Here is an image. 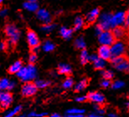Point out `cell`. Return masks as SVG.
Listing matches in <instances>:
<instances>
[{
	"label": "cell",
	"instance_id": "1",
	"mask_svg": "<svg viewBox=\"0 0 129 117\" xmlns=\"http://www.w3.org/2000/svg\"><path fill=\"white\" fill-rule=\"evenodd\" d=\"M16 74L21 81L24 83L31 82L37 77V69L34 64H29L27 66L23 67Z\"/></svg>",
	"mask_w": 129,
	"mask_h": 117
},
{
	"label": "cell",
	"instance_id": "2",
	"mask_svg": "<svg viewBox=\"0 0 129 117\" xmlns=\"http://www.w3.org/2000/svg\"><path fill=\"white\" fill-rule=\"evenodd\" d=\"M4 33L10 45H16L20 38V31L14 23H9L5 26Z\"/></svg>",
	"mask_w": 129,
	"mask_h": 117
},
{
	"label": "cell",
	"instance_id": "3",
	"mask_svg": "<svg viewBox=\"0 0 129 117\" xmlns=\"http://www.w3.org/2000/svg\"><path fill=\"white\" fill-rule=\"evenodd\" d=\"M110 49H111V54H112V58L123 56L126 52L125 44L122 41L120 40H117L113 43V45L110 47Z\"/></svg>",
	"mask_w": 129,
	"mask_h": 117
},
{
	"label": "cell",
	"instance_id": "4",
	"mask_svg": "<svg viewBox=\"0 0 129 117\" xmlns=\"http://www.w3.org/2000/svg\"><path fill=\"white\" fill-rule=\"evenodd\" d=\"M98 41L102 45L111 47L115 42V38L112 34V32L109 30H104L98 36Z\"/></svg>",
	"mask_w": 129,
	"mask_h": 117
},
{
	"label": "cell",
	"instance_id": "5",
	"mask_svg": "<svg viewBox=\"0 0 129 117\" xmlns=\"http://www.w3.org/2000/svg\"><path fill=\"white\" fill-rule=\"evenodd\" d=\"M112 14L109 13L102 14L101 16H99V24L98 25L102 28V30H110L111 28H112Z\"/></svg>",
	"mask_w": 129,
	"mask_h": 117
},
{
	"label": "cell",
	"instance_id": "6",
	"mask_svg": "<svg viewBox=\"0 0 129 117\" xmlns=\"http://www.w3.org/2000/svg\"><path fill=\"white\" fill-rule=\"evenodd\" d=\"M38 90V88L36 87L35 83L33 82H27L22 86L21 94L24 97H31L35 95Z\"/></svg>",
	"mask_w": 129,
	"mask_h": 117
},
{
	"label": "cell",
	"instance_id": "7",
	"mask_svg": "<svg viewBox=\"0 0 129 117\" xmlns=\"http://www.w3.org/2000/svg\"><path fill=\"white\" fill-rule=\"evenodd\" d=\"M13 102V96L9 91H0V106L7 109Z\"/></svg>",
	"mask_w": 129,
	"mask_h": 117
},
{
	"label": "cell",
	"instance_id": "8",
	"mask_svg": "<svg viewBox=\"0 0 129 117\" xmlns=\"http://www.w3.org/2000/svg\"><path fill=\"white\" fill-rule=\"evenodd\" d=\"M125 19H126V14L124 12L120 11L112 14V28H114L116 27H121L122 25L125 24Z\"/></svg>",
	"mask_w": 129,
	"mask_h": 117
},
{
	"label": "cell",
	"instance_id": "9",
	"mask_svg": "<svg viewBox=\"0 0 129 117\" xmlns=\"http://www.w3.org/2000/svg\"><path fill=\"white\" fill-rule=\"evenodd\" d=\"M27 40L29 45L35 51L40 45V40H39L38 35L33 30H29L27 32Z\"/></svg>",
	"mask_w": 129,
	"mask_h": 117
},
{
	"label": "cell",
	"instance_id": "10",
	"mask_svg": "<svg viewBox=\"0 0 129 117\" xmlns=\"http://www.w3.org/2000/svg\"><path fill=\"white\" fill-rule=\"evenodd\" d=\"M36 13H37L38 19L40 20V21L42 22L44 24L51 23V20H52V19H51L50 14L46 9H39Z\"/></svg>",
	"mask_w": 129,
	"mask_h": 117
},
{
	"label": "cell",
	"instance_id": "11",
	"mask_svg": "<svg viewBox=\"0 0 129 117\" xmlns=\"http://www.w3.org/2000/svg\"><path fill=\"white\" fill-rule=\"evenodd\" d=\"M87 99L89 100H91V102L96 103V105H102L105 102V97L102 94L99 92H91L87 95Z\"/></svg>",
	"mask_w": 129,
	"mask_h": 117
},
{
	"label": "cell",
	"instance_id": "12",
	"mask_svg": "<svg viewBox=\"0 0 129 117\" xmlns=\"http://www.w3.org/2000/svg\"><path fill=\"white\" fill-rule=\"evenodd\" d=\"M98 56L101 59L107 60V59H112V54H111V49L110 46L102 45L98 49Z\"/></svg>",
	"mask_w": 129,
	"mask_h": 117
},
{
	"label": "cell",
	"instance_id": "13",
	"mask_svg": "<svg viewBox=\"0 0 129 117\" xmlns=\"http://www.w3.org/2000/svg\"><path fill=\"white\" fill-rule=\"evenodd\" d=\"M15 82L9 80L7 78L0 80V89L1 90H12L15 87Z\"/></svg>",
	"mask_w": 129,
	"mask_h": 117
},
{
	"label": "cell",
	"instance_id": "14",
	"mask_svg": "<svg viewBox=\"0 0 129 117\" xmlns=\"http://www.w3.org/2000/svg\"><path fill=\"white\" fill-rule=\"evenodd\" d=\"M99 16H100V9L96 8V9H92L91 12H89L87 14L86 17V20L87 23H92L96 21L98 18H99Z\"/></svg>",
	"mask_w": 129,
	"mask_h": 117
},
{
	"label": "cell",
	"instance_id": "15",
	"mask_svg": "<svg viewBox=\"0 0 129 117\" xmlns=\"http://www.w3.org/2000/svg\"><path fill=\"white\" fill-rule=\"evenodd\" d=\"M23 67H24L23 66V62L21 60H17L10 65L9 68V72L10 74H17Z\"/></svg>",
	"mask_w": 129,
	"mask_h": 117
},
{
	"label": "cell",
	"instance_id": "16",
	"mask_svg": "<svg viewBox=\"0 0 129 117\" xmlns=\"http://www.w3.org/2000/svg\"><path fill=\"white\" fill-rule=\"evenodd\" d=\"M60 34L64 40H70L73 34V30L66 27H61L60 29Z\"/></svg>",
	"mask_w": 129,
	"mask_h": 117
},
{
	"label": "cell",
	"instance_id": "17",
	"mask_svg": "<svg viewBox=\"0 0 129 117\" xmlns=\"http://www.w3.org/2000/svg\"><path fill=\"white\" fill-rule=\"evenodd\" d=\"M24 8L29 12H37L39 10V5L37 2H28L24 4Z\"/></svg>",
	"mask_w": 129,
	"mask_h": 117
},
{
	"label": "cell",
	"instance_id": "18",
	"mask_svg": "<svg viewBox=\"0 0 129 117\" xmlns=\"http://www.w3.org/2000/svg\"><path fill=\"white\" fill-rule=\"evenodd\" d=\"M58 72L60 74L68 75L71 73V67L67 64H60L58 66Z\"/></svg>",
	"mask_w": 129,
	"mask_h": 117
},
{
	"label": "cell",
	"instance_id": "19",
	"mask_svg": "<svg viewBox=\"0 0 129 117\" xmlns=\"http://www.w3.org/2000/svg\"><path fill=\"white\" fill-rule=\"evenodd\" d=\"M112 34L115 40H121L125 36V30L122 27H116L113 28Z\"/></svg>",
	"mask_w": 129,
	"mask_h": 117
},
{
	"label": "cell",
	"instance_id": "20",
	"mask_svg": "<svg viewBox=\"0 0 129 117\" xmlns=\"http://www.w3.org/2000/svg\"><path fill=\"white\" fill-rule=\"evenodd\" d=\"M21 110H22V106L17 105V106H15L14 109H12L11 110H9V112H7L5 114L4 117H15L19 115Z\"/></svg>",
	"mask_w": 129,
	"mask_h": 117
},
{
	"label": "cell",
	"instance_id": "21",
	"mask_svg": "<svg viewBox=\"0 0 129 117\" xmlns=\"http://www.w3.org/2000/svg\"><path fill=\"white\" fill-rule=\"evenodd\" d=\"M87 85H88L87 80H86V79L81 80V81H79L76 85H75V90H76V92H81L83 90L86 89Z\"/></svg>",
	"mask_w": 129,
	"mask_h": 117
},
{
	"label": "cell",
	"instance_id": "22",
	"mask_svg": "<svg viewBox=\"0 0 129 117\" xmlns=\"http://www.w3.org/2000/svg\"><path fill=\"white\" fill-rule=\"evenodd\" d=\"M85 24V20L81 17H76L74 21V30H80L81 28H83Z\"/></svg>",
	"mask_w": 129,
	"mask_h": 117
},
{
	"label": "cell",
	"instance_id": "23",
	"mask_svg": "<svg viewBox=\"0 0 129 117\" xmlns=\"http://www.w3.org/2000/svg\"><path fill=\"white\" fill-rule=\"evenodd\" d=\"M80 61H81V64H86L90 61V55L86 49L81 50V54H80Z\"/></svg>",
	"mask_w": 129,
	"mask_h": 117
},
{
	"label": "cell",
	"instance_id": "24",
	"mask_svg": "<svg viewBox=\"0 0 129 117\" xmlns=\"http://www.w3.org/2000/svg\"><path fill=\"white\" fill-rule=\"evenodd\" d=\"M75 47L78 49L83 50L86 48V41H85L83 37H79L75 40Z\"/></svg>",
	"mask_w": 129,
	"mask_h": 117
},
{
	"label": "cell",
	"instance_id": "25",
	"mask_svg": "<svg viewBox=\"0 0 129 117\" xmlns=\"http://www.w3.org/2000/svg\"><path fill=\"white\" fill-rule=\"evenodd\" d=\"M35 84L38 89H45L50 85V82L45 80H37L35 82Z\"/></svg>",
	"mask_w": 129,
	"mask_h": 117
},
{
	"label": "cell",
	"instance_id": "26",
	"mask_svg": "<svg viewBox=\"0 0 129 117\" xmlns=\"http://www.w3.org/2000/svg\"><path fill=\"white\" fill-rule=\"evenodd\" d=\"M42 48H43L44 51L51 52V51H53L54 49H55V44H54L53 42H51V41H50V40H47V41H45V42L44 43Z\"/></svg>",
	"mask_w": 129,
	"mask_h": 117
},
{
	"label": "cell",
	"instance_id": "27",
	"mask_svg": "<svg viewBox=\"0 0 129 117\" xmlns=\"http://www.w3.org/2000/svg\"><path fill=\"white\" fill-rule=\"evenodd\" d=\"M94 68L96 69H103L106 66V60L101 59L100 57L95 62H93Z\"/></svg>",
	"mask_w": 129,
	"mask_h": 117
},
{
	"label": "cell",
	"instance_id": "28",
	"mask_svg": "<svg viewBox=\"0 0 129 117\" xmlns=\"http://www.w3.org/2000/svg\"><path fill=\"white\" fill-rule=\"evenodd\" d=\"M55 25L54 23H46V24H44L42 27H41V29H42L43 32H45L46 33H49L50 32L55 29Z\"/></svg>",
	"mask_w": 129,
	"mask_h": 117
},
{
	"label": "cell",
	"instance_id": "29",
	"mask_svg": "<svg viewBox=\"0 0 129 117\" xmlns=\"http://www.w3.org/2000/svg\"><path fill=\"white\" fill-rule=\"evenodd\" d=\"M74 85V80L71 79V78H67V79H66L64 80L63 84H62V86L64 89H71V88L73 87Z\"/></svg>",
	"mask_w": 129,
	"mask_h": 117
},
{
	"label": "cell",
	"instance_id": "30",
	"mask_svg": "<svg viewBox=\"0 0 129 117\" xmlns=\"http://www.w3.org/2000/svg\"><path fill=\"white\" fill-rule=\"evenodd\" d=\"M85 110L83 109L79 108H72L67 110V114H71V115H83Z\"/></svg>",
	"mask_w": 129,
	"mask_h": 117
},
{
	"label": "cell",
	"instance_id": "31",
	"mask_svg": "<svg viewBox=\"0 0 129 117\" xmlns=\"http://www.w3.org/2000/svg\"><path fill=\"white\" fill-rule=\"evenodd\" d=\"M124 85H125L124 82L121 81V80H116V81H114L112 84V89H114V90H118V89L122 88Z\"/></svg>",
	"mask_w": 129,
	"mask_h": 117
},
{
	"label": "cell",
	"instance_id": "32",
	"mask_svg": "<svg viewBox=\"0 0 129 117\" xmlns=\"http://www.w3.org/2000/svg\"><path fill=\"white\" fill-rule=\"evenodd\" d=\"M102 76L106 80H111L114 77V74H113V72L111 71V70H104V71L102 72Z\"/></svg>",
	"mask_w": 129,
	"mask_h": 117
},
{
	"label": "cell",
	"instance_id": "33",
	"mask_svg": "<svg viewBox=\"0 0 129 117\" xmlns=\"http://www.w3.org/2000/svg\"><path fill=\"white\" fill-rule=\"evenodd\" d=\"M125 58L123 56H120V57H115V58H112V63L114 66H117V64H119L120 63L124 60Z\"/></svg>",
	"mask_w": 129,
	"mask_h": 117
},
{
	"label": "cell",
	"instance_id": "34",
	"mask_svg": "<svg viewBox=\"0 0 129 117\" xmlns=\"http://www.w3.org/2000/svg\"><path fill=\"white\" fill-rule=\"evenodd\" d=\"M47 115V113H37L35 111H31L27 115V117H45Z\"/></svg>",
	"mask_w": 129,
	"mask_h": 117
},
{
	"label": "cell",
	"instance_id": "35",
	"mask_svg": "<svg viewBox=\"0 0 129 117\" xmlns=\"http://www.w3.org/2000/svg\"><path fill=\"white\" fill-rule=\"evenodd\" d=\"M111 85H112V83H111L110 80L104 79L102 82H101V86H102V88H108Z\"/></svg>",
	"mask_w": 129,
	"mask_h": 117
},
{
	"label": "cell",
	"instance_id": "36",
	"mask_svg": "<svg viewBox=\"0 0 129 117\" xmlns=\"http://www.w3.org/2000/svg\"><path fill=\"white\" fill-rule=\"evenodd\" d=\"M29 61L31 64H34L36 61H37V55H36L35 53H32L30 54L29 57Z\"/></svg>",
	"mask_w": 129,
	"mask_h": 117
},
{
	"label": "cell",
	"instance_id": "37",
	"mask_svg": "<svg viewBox=\"0 0 129 117\" xmlns=\"http://www.w3.org/2000/svg\"><path fill=\"white\" fill-rule=\"evenodd\" d=\"M94 109L96 110V114H98V115H102L103 114L105 113V110H104V109H102V108H101L99 105H95L94 106Z\"/></svg>",
	"mask_w": 129,
	"mask_h": 117
},
{
	"label": "cell",
	"instance_id": "38",
	"mask_svg": "<svg viewBox=\"0 0 129 117\" xmlns=\"http://www.w3.org/2000/svg\"><path fill=\"white\" fill-rule=\"evenodd\" d=\"M87 100V96H80V97H77L76 99V101L79 103H82V102H85Z\"/></svg>",
	"mask_w": 129,
	"mask_h": 117
},
{
	"label": "cell",
	"instance_id": "39",
	"mask_svg": "<svg viewBox=\"0 0 129 117\" xmlns=\"http://www.w3.org/2000/svg\"><path fill=\"white\" fill-rule=\"evenodd\" d=\"M102 31H104V30H102V28H101L99 25H97L96 27V28H95V33H96V34L97 36H99L101 33H102Z\"/></svg>",
	"mask_w": 129,
	"mask_h": 117
},
{
	"label": "cell",
	"instance_id": "40",
	"mask_svg": "<svg viewBox=\"0 0 129 117\" xmlns=\"http://www.w3.org/2000/svg\"><path fill=\"white\" fill-rule=\"evenodd\" d=\"M8 14V9H0V16L1 17H6Z\"/></svg>",
	"mask_w": 129,
	"mask_h": 117
},
{
	"label": "cell",
	"instance_id": "41",
	"mask_svg": "<svg viewBox=\"0 0 129 117\" xmlns=\"http://www.w3.org/2000/svg\"><path fill=\"white\" fill-rule=\"evenodd\" d=\"M99 58V56L98 55H96V54H91V55H90V61H91L92 63H93V62H95L96 60V59Z\"/></svg>",
	"mask_w": 129,
	"mask_h": 117
},
{
	"label": "cell",
	"instance_id": "42",
	"mask_svg": "<svg viewBox=\"0 0 129 117\" xmlns=\"http://www.w3.org/2000/svg\"><path fill=\"white\" fill-rule=\"evenodd\" d=\"M8 44L6 42H1L0 43V50H5L7 49Z\"/></svg>",
	"mask_w": 129,
	"mask_h": 117
},
{
	"label": "cell",
	"instance_id": "43",
	"mask_svg": "<svg viewBox=\"0 0 129 117\" xmlns=\"http://www.w3.org/2000/svg\"><path fill=\"white\" fill-rule=\"evenodd\" d=\"M125 25L127 27H129V9L127 10V14H126V19H125Z\"/></svg>",
	"mask_w": 129,
	"mask_h": 117
},
{
	"label": "cell",
	"instance_id": "44",
	"mask_svg": "<svg viewBox=\"0 0 129 117\" xmlns=\"http://www.w3.org/2000/svg\"><path fill=\"white\" fill-rule=\"evenodd\" d=\"M64 117H85L83 115H71V114H67Z\"/></svg>",
	"mask_w": 129,
	"mask_h": 117
},
{
	"label": "cell",
	"instance_id": "45",
	"mask_svg": "<svg viewBox=\"0 0 129 117\" xmlns=\"http://www.w3.org/2000/svg\"><path fill=\"white\" fill-rule=\"evenodd\" d=\"M86 117H103V116L101 115H98V114H91V115H87Z\"/></svg>",
	"mask_w": 129,
	"mask_h": 117
},
{
	"label": "cell",
	"instance_id": "46",
	"mask_svg": "<svg viewBox=\"0 0 129 117\" xmlns=\"http://www.w3.org/2000/svg\"><path fill=\"white\" fill-rule=\"evenodd\" d=\"M108 116L109 117H117V115L116 113H109L108 114Z\"/></svg>",
	"mask_w": 129,
	"mask_h": 117
},
{
	"label": "cell",
	"instance_id": "47",
	"mask_svg": "<svg viewBox=\"0 0 129 117\" xmlns=\"http://www.w3.org/2000/svg\"><path fill=\"white\" fill-rule=\"evenodd\" d=\"M47 117H61L59 114H52V115H49V116H47Z\"/></svg>",
	"mask_w": 129,
	"mask_h": 117
},
{
	"label": "cell",
	"instance_id": "48",
	"mask_svg": "<svg viewBox=\"0 0 129 117\" xmlns=\"http://www.w3.org/2000/svg\"><path fill=\"white\" fill-rule=\"evenodd\" d=\"M27 115L25 114H21V115H18L17 117H26Z\"/></svg>",
	"mask_w": 129,
	"mask_h": 117
},
{
	"label": "cell",
	"instance_id": "49",
	"mask_svg": "<svg viewBox=\"0 0 129 117\" xmlns=\"http://www.w3.org/2000/svg\"><path fill=\"white\" fill-rule=\"evenodd\" d=\"M126 107H127L128 110H129V102H127V103H126Z\"/></svg>",
	"mask_w": 129,
	"mask_h": 117
},
{
	"label": "cell",
	"instance_id": "50",
	"mask_svg": "<svg viewBox=\"0 0 129 117\" xmlns=\"http://www.w3.org/2000/svg\"><path fill=\"white\" fill-rule=\"evenodd\" d=\"M28 2H37V0H27Z\"/></svg>",
	"mask_w": 129,
	"mask_h": 117
},
{
	"label": "cell",
	"instance_id": "51",
	"mask_svg": "<svg viewBox=\"0 0 129 117\" xmlns=\"http://www.w3.org/2000/svg\"><path fill=\"white\" fill-rule=\"evenodd\" d=\"M2 2H3V0H0V4H2Z\"/></svg>",
	"mask_w": 129,
	"mask_h": 117
},
{
	"label": "cell",
	"instance_id": "52",
	"mask_svg": "<svg viewBox=\"0 0 129 117\" xmlns=\"http://www.w3.org/2000/svg\"><path fill=\"white\" fill-rule=\"evenodd\" d=\"M0 9H1V4H0Z\"/></svg>",
	"mask_w": 129,
	"mask_h": 117
},
{
	"label": "cell",
	"instance_id": "53",
	"mask_svg": "<svg viewBox=\"0 0 129 117\" xmlns=\"http://www.w3.org/2000/svg\"><path fill=\"white\" fill-rule=\"evenodd\" d=\"M0 90H1V89H0Z\"/></svg>",
	"mask_w": 129,
	"mask_h": 117
},
{
	"label": "cell",
	"instance_id": "54",
	"mask_svg": "<svg viewBox=\"0 0 129 117\" xmlns=\"http://www.w3.org/2000/svg\"><path fill=\"white\" fill-rule=\"evenodd\" d=\"M128 98H129V96H128Z\"/></svg>",
	"mask_w": 129,
	"mask_h": 117
}]
</instances>
